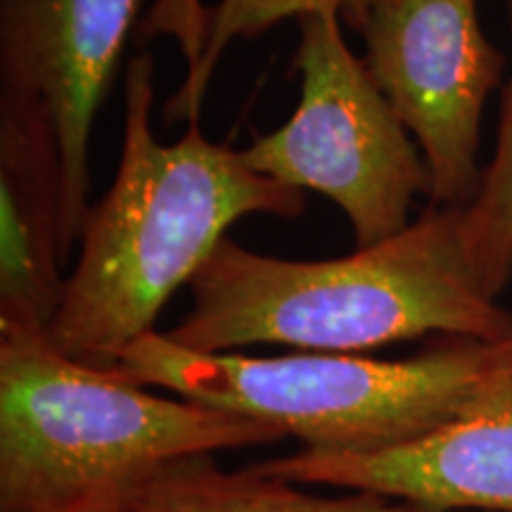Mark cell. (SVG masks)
<instances>
[{
    "label": "cell",
    "instance_id": "1",
    "mask_svg": "<svg viewBox=\"0 0 512 512\" xmlns=\"http://www.w3.org/2000/svg\"><path fill=\"white\" fill-rule=\"evenodd\" d=\"M155 60L131 57L124 76V143L117 176L81 230V254L48 337L95 368L117 366L155 332L178 287L190 285L226 230L249 214L297 219L304 190L249 169L240 150L211 143L200 126L164 145L152 131Z\"/></svg>",
    "mask_w": 512,
    "mask_h": 512
},
{
    "label": "cell",
    "instance_id": "2",
    "mask_svg": "<svg viewBox=\"0 0 512 512\" xmlns=\"http://www.w3.org/2000/svg\"><path fill=\"white\" fill-rule=\"evenodd\" d=\"M465 209L432 207L380 245L325 261L278 259L223 240L164 337L200 354L249 344L361 354L425 335L512 339V313L467 259Z\"/></svg>",
    "mask_w": 512,
    "mask_h": 512
},
{
    "label": "cell",
    "instance_id": "3",
    "mask_svg": "<svg viewBox=\"0 0 512 512\" xmlns=\"http://www.w3.org/2000/svg\"><path fill=\"white\" fill-rule=\"evenodd\" d=\"M278 439L261 420L69 358L48 332L0 328V512H67L171 460Z\"/></svg>",
    "mask_w": 512,
    "mask_h": 512
},
{
    "label": "cell",
    "instance_id": "4",
    "mask_svg": "<svg viewBox=\"0 0 512 512\" xmlns=\"http://www.w3.org/2000/svg\"><path fill=\"white\" fill-rule=\"evenodd\" d=\"M510 361L512 339L448 337L387 361L330 351L200 354L150 332L112 368L143 387L266 422L306 451L377 453L458 418Z\"/></svg>",
    "mask_w": 512,
    "mask_h": 512
},
{
    "label": "cell",
    "instance_id": "5",
    "mask_svg": "<svg viewBox=\"0 0 512 512\" xmlns=\"http://www.w3.org/2000/svg\"><path fill=\"white\" fill-rule=\"evenodd\" d=\"M297 110L240 150L249 169L297 190H316L347 214L356 249L408 228L415 197L430 195V171L363 57L344 41L337 12L297 19Z\"/></svg>",
    "mask_w": 512,
    "mask_h": 512
},
{
    "label": "cell",
    "instance_id": "6",
    "mask_svg": "<svg viewBox=\"0 0 512 512\" xmlns=\"http://www.w3.org/2000/svg\"><path fill=\"white\" fill-rule=\"evenodd\" d=\"M363 62L413 133L432 207L470 209L482 190L479 128L505 57L484 34L477 0H361L344 12Z\"/></svg>",
    "mask_w": 512,
    "mask_h": 512
},
{
    "label": "cell",
    "instance_id": "7",
    "mask_svg": "<svg viewBox=\"0 0 512 512\" xmlns=\"http://www.w3.org/2000/svg\"><path fill=\"white\" fill-rule=\"evenodd\" d=\"M140 0H0V91L38 102L62 157V261L88 211L93 119L110 91Z\"/></svg>",
    "mask_w": 512,
    "mask_h": 512
},
{
    "label": "cell",
    "instance_id": "8",
    "mask_svg": "<svg viewBox=\"0 0 512 512\" xmlns=\"http://www.w3.org/2000/svg\"><path fill=\"white\" fill-rule=\"evenodd\" d=\"M302 486L370 491L434 512H512V361L458 418L377 453H299L254 465Z\"/></svg>",
    "mask_w": 512,
    "mask_h": 512
},
{
    "label": "cell",
    "instance_id": "9",
    "mask_svg": "<svg viewBox=\"0 0 512 512\" xmlns=\"http://www.w3.org/2000/svg\"><path fill=\"white\" fill-rule=\"evenodd\" d=\"M62 157L38 102L0 91V328L48 332L62 304Z\"/></svg>",
    "mask_w": 512,
    "mask_h": 512
},
{
    "label": "cell",
    "instance_id": "10",
    "mask_svg": "<svg viewBox=\"0 0 512 512\" xmlns=\"http://www.w3.org/2000/svg\"><path fill=\"white\" fill-rule=\"evenodd\" d=\"M112 512H434L413 503L347 491L320 496L256 467L223 470L211 453L171 460L124 489Z\"/></svg>",
    "mask_w": 512,
    "mask_h": 512
},
{
    "label": "cell",
    "instance_id": "11",
    "mask_svg": "<svg viewBox=\"0 0 512 512\" xmlns=\"http://www.w3.org/2000/svg\"><path fill=\"white\" fill-rule=\"evenodd\" d=\"M512 29V0H508ZM467 259L479 283L498 297L512 280V76L503 91L498 136L477 202L463 214Z\"/></svg>",
    "mask_w": 512,
    "mask_h": 512
},
{
    "label": "cell",
    "instance_id": "12",
    "mask_svg": "<svg viewBox=\"0 0 512 512\" xmlns=\"http://www.w3.org/2000/svg\"><path fill=\"white\" fill-rule=\"evenodd\" d=\"M361 0H219L209 5L207 48L200 64L185 74L178 91L166 102V119L195 124L200 117L204 93L226 48L240 38H256L283 19H299L313 12H344Z\"/></svg>",
    "mask_w": 512,
    "mask_h": 512
},
{
    "label": "cell",
    "instance_id": "13",
    "mask_svg": "<svg viewBox=\"0 0 512 512\" xmlns=\"http://www.w3.org/2000/svg\"><path fill=\"white\" fill-rule=\"evenodd\" d=\"M209 5L202 0H155L136 27V41L150 43L159 36H169L181 46L185 69L190 74L207 48Z\"/></svg>",
    "mask_w": 512,
    "mask_h": 512
},
{
    "label": "cell",
    "instance_id": "14",
    "mask_svg": "<svg viewBox=\"0 0 512 512\" xmlns=\"http://www.w3.org/2000/svg\"><path fill=\"white\" fill-rule=\"evenodd\" d=\"M117 498H119V494L117 496H114V494L98 496V498H93V501H86V503L76 505V508L67 510V512H112L114 510V503H117Z\"/></svg>",
    "mask_w": 512,
    "mask_h": 512
}]
</instances>
